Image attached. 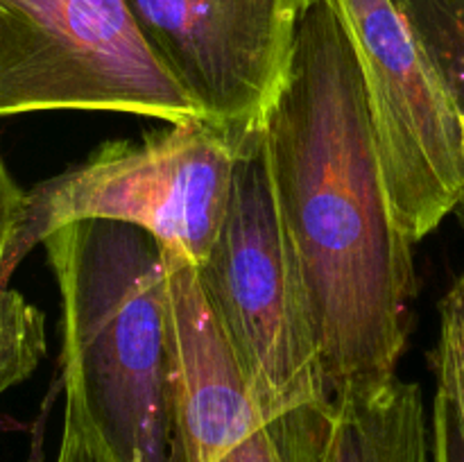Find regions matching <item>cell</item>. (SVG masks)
I'll return each instance as SVG.
<instances>
[{
    "mask_svg": "<svg viewBox=\"0 0 464 462\" xmlns=\"http://www.w3.org/2000/svg\"><path fill=\"white\" fill-rule=\"evenodd\" d=\"M25 190L16 186L0 154V394L23 383L45 353V317L9 288L7 254Z\"/></svg>",
    "mask_w": 464,
    "mask_h": 462,
    "instance_id": "obj_10",
    "label": "cell"
},
{
    "mask_svg": "<svg viewBox=\"0 0 464 462\" xmlns=\"http://www.w3.org/2000/svg\"><path fill=\"white\" fill-rule=\"evenodd\" d=\"M365 86L385 188L417 243L464 199L456 109L394 0H334Z\"/></svg>",
    "mask_w": 464,
    "mask_h": 462,
    "instance_id": "obj_6",
    "label": "cell"
},
{
    "mask_svg": "<svg viewBox=\"0 0 464 462\" xmlns=\"http://www.w3.org/2000/svg\"><path fill=\"white\" fill-rule=\"evenodd\" d=\"M140 34L202 120L234 140L261 130L313 0H127Z\"/></svg>",
    "mask_w": 464,
    "mask_h": 462,
    "instance_id": "obj_7",
    "label": "cell"
},
{
    "mask_svg": "<svg viewBox=\"0 0 464 462\" xmlns=\"http://www.w3.org/2000/svg\"><path fill=\"white\" fill-rule=\"evenodd\" d=\"M275 202L306 288L334 401L397 379L417 294L361 68L334 0H313L261 125Z\"/></svg>",
    "mask_w": 464,
    "mask_h": 462,
    "instance_id": "obj_1",
    "label": "cell"
},
{
    "mask_svg": "<svg viewBox=\"0 0 464 462\" xmlns=\"http://www.w3.org/2000/svg\"><path fill=\"white\" fill-rule=\"evenodd\" d=\"M195 272L281 460L320 462L335 401L261 130L240 139L225 220Z\"/></svg>",
    "mask_w": 464,
    "mask_h": 462,
    "instance_id": "obj_3",
    "label": "cell"
},
{
    "mask_svg": "<svg viewBox=\"0 0 464 462\" xmlns=\"http://www.w3.org/2000/svg\"><path fill=\"white\" fill-rule=\"evenodd\" d=\"M238 143L220 127L195 120L140 140L100 145L82 163L27 190L9 245L7 276L34 245L82 220L139 226L199 267L229 207Z\"/></svg>",
    "mask_w": 464,
    "mask_h": 462,
    "instance_id": "obj_4",
    "label": "cell"
},
{
    "mask_svg": "<svg viewBox=\"0 0 464 462\" xmlns=\"http://www.w3.org/2000/svg\"><path fill=\"white\" fill-rule=\"evenodd\" d=\"M433 63L462 131L464 145V0H394Z\"/></svg>",
    "mask_w": 464,
    "mask_h": 462,
    "instance_id": "obj_11",
    "label": "cell"
},
{
    "mask_svg": "<svg viewBox=\"0 0 464 462\" xmlns=\"http://www.w3.org/2000/svg\"><path fill=\"white\" fill-rule=\"evenodd\" d=\"M433 401L449 408L464 426V272L440 303Z\"/></svg>",
    "mask_w": 464,
    "mask_h": 462,
    "instance_id": "obj_12",
    "label": "cell"
},
{
    "mask_svg": "<svg viewBox=\"0 0 464 462\" xmlns=\"http://www.w3.org/2000/svg\"><path fill=\"white\" fill-rule=\"evenodd\" d=\"M456 211H458V217H460V222H462V229H464V199H462L460 204H458V208H456Z\"/></svg>",
    "mask_w": 464,
    "mask_h": 462,
    "instance_id": "obj_14",
    "label": "cell"
},
{
    "mask_svg": "<svg viewBox=\"0 0 464 462\" xmlns=\"http://www.w3.org/2000/svg\"><path fill=\"white\" fill-rule=\"evenodd\" d=\"M57 462H104L75 415L63 410V433Z\"/></svg>",
    "mask_w": 464,
    "mask_h": 462,
    "instance_id": "obj_13",
    "label": "cell"
},
{
    "mask_svg": "<svg viewBox=\"0 0 464 462\" xmlns=\"http://www.w3.org/2000/svg\"><path fill=\"white\" fill-rule=\"evenodd\" d=\"M59 109L202 120L127 0H0V118Z\"/></svg>",
    "mask_w": 464,
    "mask_h": 462,
    "instance_id": "obj_5",
    "label": "cell"
},
{
    "mask_svg": "<svg viewBox=\"0 0 464 462\" xmlns=\"http://www.w3.org/2000/svg\"><path fill=\"white\" fill-rule=\"evenodd\" d=\"M44 247L62 294L66 412L104 462H179L166 247L107 220L59 226Z\"/></svg>",
    "mask_w": 464,
    "mask_h": 462,
    "instance_id": "obj_2",
    "label": "cell"
},
{
    "mask_svg": "<svg viewBox=\"0 0 464 462\" xmlns=\"http://www.w3.org/2000/svg\"><path fill=\"white\" fill-rule=\"evenodd\" d=\"M168 267L179 462H284L204 299L195 265L168 252Z\"/></svg>",
    "mask_w": 464,
    "mask_h": 462,
    "instance_id": "obj_8",
    "label": "cell"
},
{
    "mask_svg": "<svg viewBox=\"0 0 464 462\" xmlns=\"http://www.w3.org/2000/svg\"><path fill=\"white\" fill-rule=\"evenodd\" d=\"M320 462H433L420 385L394 379L379 392L338 399Z\"/></svg>",
    "mask_w": 464,
    "mask_h": 462,
    "instance_id": "obj_9",
    "label": "cell"
}]
</instances>
